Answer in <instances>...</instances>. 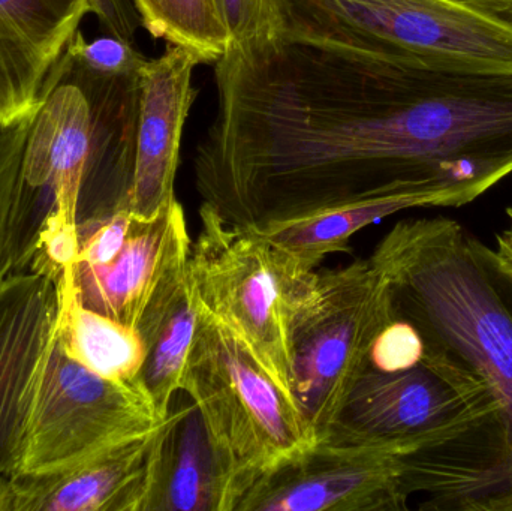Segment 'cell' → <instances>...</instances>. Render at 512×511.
I'll use <instances>...</instances> for the list:
<instances>
[{
  "instance_id": "1",
  "label": "cell",
  "mask_w": 512,
  "mask_h": 511,
  "mask_svg": "<svg viewBox=\"0 0 512 511\" xmlns=\"http://www.w3.org/2000/svg\"><path fill=\"white\" fill-rule=\"evenodd\" d=\"M162 419L143 381L75 362L59 332V291L33 270L0 287V482L78 464Z\"/></svg>"
},
{
  "instance_id": "2",
  "label": "cell",
  "mask_w": 512,
  "mask_h": 511,
  "mask_svg": "<svg viewBox=\"0 0 512 511\" xmlns=\"http://www.w3.org/2000/svg\"><path fill=\"white\" fill-rule=\"evenodd\" d=\"M369 258L390 282L397 318L487 384L512 449V279L489 248L438 216L397 222Z\"/></svg>"
},
{
  "instance_id": "3",
  "label": "cell",
  "mask_w": 512,
  "mask_h": 511,
  "mask_svg": "<svg viewBox=\"0 0 512 511\" xmlns=\"http://www.w3.org/2000/svg\"><path fill=\"white\" fill-rule=\"evenodd\" d=\"M285 33L346 54L512 74V0H283Z\"/></svg>"
},
{
  "instance_id": "4",
  "label": "cell",
  "mask_w": 512,
  "mask_h": 511,
  "mask_svg": "<svg viewBox=\"0 0 512 511\" xmlns=\"http://www.w3.org/2000/svg\"><path fill=\"white\" fill-rule=\"evenodd\" d=\"M182 393L197 407L212 446L216 511H239L265 477L316 443L303 414L203 306Z\"/></svg>"
},
{
  "instance_id": "5",
  "label": "cell",
  "mask_w": 512,
  "mask_h": 511,
  "mask_svg": "<svg viewBox=\"0 0 512 511\" xmlns=\"http://www.w3.org/2000/svg\"><path fill=\"white\" fill-rule=\"evenodd\" d=\"M426 345L421 363L406 371L388 374L369 366L316 443H414L420 450L512 456L501 408L487 384L447 351Z\"/></svg>"
},
{
  "instance_id": "6",
  "label": "cell",
  "mask_w": 512,
  "mask_h": 511,
  "mask_svg": "<svg viewBox=\"0 0 512 511\" xmlns=\"http://www.w3.org/2000/svg\"><path fill=\"white\" fill-rule=\"evenodd\" d=\"M396 318L390 282L370 258L301 276L292 312L294 395L316 441L369 368L376 336Z\"/></svg>"
},
{
  "instance_id": "7",
  "label": "cell",
  "mask_w": 512,
  "mask_h": 511,
  "mask_svg": "<svg viewBox=\"0 0 512 511\" xmlns=\"http://www.w3.org/2000/svg\"><path fill=\"white\" fill-rule=\"evenodd\" d=\"M189 272L200 305L221 321L298 411L292 312L301 276L255 231L225 224L201 203ZM301 413V411H300ZM303 414V413H301Z\"/></svg>"
},
{
  "instance_id": "8",
  "label": "cell",
  "mask_w": 512,
  "mask_h": 511,
  "mask_svg": "<svg viewBox=\"0 0 512 511\" xmlns=\"http://www.w3.org/2000/svg\"><path fill=\"white\" fill-rule=\"evenodd\" d=\"M17 272L41 234L71 231L107 207V159L92 104L62 57L45 80L24 144Z\"/></svg>"
},
{
  "instance_id": "9",
  "label": "cell",
  "mask_w": 512,
  "mask_h": 511,
  "mask_svg": "<svg viewBox=\"0 0 512 511\" xmlns=\"http://www.w3.org/2000/svg\"><path fill=\"white\" fill-rule=\"evenodd\" d=\"M420 444L315 443L280 465L239 511H405L406 456Z\"/></svg>"
},
{
  "instance_id": "10",
  "label": "cell",
  "mask_w": 512,
  "mask_h": 511,
  "mask_svg": "<svg viewBox=\"0 0 512 511\" xmlns=\"http://www.w3.org/2000/svg\"><path fill=\"white\" fill-rule=\"evenodd\" d=\"M174 407L149 431L78 464L0 482V511H149L165 441L182 413Z\"/></svg>"
},
{
  "instance_id": "11",
  "label": "cell",
  "mask_w": 512,
  "mask_h": 511,
  "mask_svg": "<svg viewBox=\"0 0 512 511\" xmlns=\"http://www.w3.org/2000/svg\"><path fill=\"white\" fill-rule=\"evenodd\" d=\"M203 60L189 48L167 44L138 72L134 168L126 212L150 219L176 200L183 129L198 92L194 71Z\"/></svg>"
},
{
  "instance_id": "12",
  "label": "cell",
  "mask_w": 512,
  "mask_h": 511,
  "mask_svg": "<svg viewBox=\"0 0 512 511\" xmlns=\"http://www.w3.org/2000/svg\"><path fill=\"white\" fill-rule=\"evenodd\" d=\"M191 248L185 210L176 198L153 218L134 216L113 260L74 264L63 272L81 305L137 327L153 297L188 267Z\"/></svg>"
},
{
  "instance_id": "13",
  "label": "cell",
  "mask_w": 512,
  "mask_h": 511,
  "mask_svg": "<svg viewBox=\"0 0 512 511\" xmlns=\"http://www.w3.org/2000/svg\"><path fill=\"white\" fill-rule=\"evenodd\" d=\"M87 14L90 0H0V122L36 110L48 74Z\"/></svg>"
},
{
  "instance_id": "14",
  "label": "cell",
  "mask_w": 512,
  "mask_h": 511,
  "mask_svg": "<svg viewBox=\"0 0 512 511\" xmlns=\"http://www.w3.org/2000/svg\"><path fill=\"white\" fill-rule=\"evenodd\" d=\"M417 207H450V203L435 192H388L273 222L255 233L270 243L292 272L304 275L316 270L328 255L351 252L349 242L358 231L394 213Z\"/></svg>"
},
{
  "instance_id": "15",
  "label": "cell",
  "mask_w": 512,
  "mask_h": 511,
  "mask_svg": "<svg viewBox=\"0 0 512 511\" xmlns=\"http://www.w3.org/2000/svg\"><path fill=\"white\" fill-rule=\"evenodd\" d=\"M200 309L188 263L180 275L153 297L138 323V332L146 345L141 381L159 419L170 414L174 399L182 393Z\"/></svg>"
},
{
  "instance_id": "16",
  "label": "cell",
  "mask_w": 512,
  "mask_h": 511,
  "mask_svg": "<svg viewBox=\"0 0 512 511\" xmlns=\"http://www.w3.org/2000/svg\"><path fill=\"white\" fill-rule=\"evenodd\" d=\"M53 281L59 291V332L66 353L105 380H141L146 345L137 327L81 305L65 272Z\"/></svg>"
},
{
  "instance_id": "17",
  "label": "cell",
  "mask_w": 512,
  "mask_h": 511,
  "mask_svg": "<svg viewBox=\"0 0 512 511\" xmlns=\"http://www.w3.org/2000/svg\"><path fill=\"white\" fill-rule=\"evenodd\" d=\"M218 473L203 419L191 401L165 441L149 511H216Z\"/></svg>"
},
{
  "instance_id": "18",
  "label": "cell",
  "mask_w": 512,
  "mask_h": 511,
  "mask_svg": "<svg viewBox=\"0 0 512 511\" xmlns=\"http://www.w3.org/2000/svg\"><path fill=\"white\" fill-rule=\"evenodd\" d=\"M141 27L165 44L189 48L203 63H215L230 48V36L213 0H134Z\"/></svg>"
},
{
  "instance_id": "19",
  "label": "cell",
  "mask_w": 512,
  "mask_h": 511,
  "mask_svg": "<svg viewBox=\"0 0 512 511\" xmlns=\"http://www.w3.org/2000/svg\"><path fill=\"white\" fill-rule=\"evenodd\" d=\"M33 114L35 111L14 122H0V287L17 272L21 243L18 179Z\"/></svg>"
},
{
  "instance_id": "20",
  "label": "cell",
  "mask_w": 512,
  "mask_h": 511,
  "mask_svg": "<svg viewBox=\"0 0 512 511\" xmlns=\"http://www.w3.org/2000/svg\"><path fill=\"white\" fill-rule=\"evenodd\" d=\"M230 36V47H261L285 33L283 0H213Z\"/></svg>"
},
{
  "instance_id": "21",
  "label": "cell",
  "mask_w": 512,
  "mask_h": 511,
  "mask_svg": "<svg viewBox=\"0 0 512 511\" xmlns=\"http://www.w3.org/2000/svg\"><path fill=\"white\" fill-rule=\"evenodd\" d=\"M427 345L420 330L396 318L388 324L373 342L369 366L381 372H402L414 368L426 356Z\"/></svg>"
},
{
  "instance_id": "22",
  "label": "cell",
  "mask_w": 512,
  "mask_h": 511,
  "mask_svg": "<svg viewBox=\"0 0 512 511\" xmlns=\"http://www.w3.org/2000/svg\"><path fill=\"white\" fill-rule=\"evenodd\" d=\"M66 50L81 65L107 75L138 74L147 60L132 42L111 35L89 42L84 39L80 30L75 33Z\"/></svg>"
},
{
  "instance_id": "23",
  "label": "cell",
  "mask_w": 512,
  "mask_h": 511,
  "mask_svg": "<svg viewBox=\"0 0 512 511\" xmlns=\"http://www.w3.org/2000/svg\"><path fill=\"white\" fill-rule=\"evenodd\" d=\"M90 5L108 35L134 44L135 33L141 27L134 0H90Z\"/></svg>"
},
{
  "instance_id": "24",
  "label": "cell",
  "mask_w": 512,
  "mask_h": 511,
  "mask_svg": "<svg viewBox=\"0 0 512 511\" xmlns=\"http://www.w3.org/2000/svg\"><path fill=\"white\" fill-rule=\"evenodd\" d=\"M507 216L510 224L496 237L495 249L489 248V255L493 264L512 279V207L507 210Z\"/></svg>"
}]
</instances>
